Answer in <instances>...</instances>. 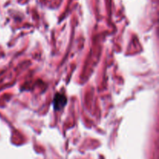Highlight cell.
<instances>
[{
    "mask_svg": "<svg viewBox=\"0 0 159 159\" xmlns=\"http://www.w3.org/2000/svg\"><path fill=\"white\" fill-rule=\"evenodd\" d=\"M65 102H66V99L65 96L61 94H58L54 98V108L56 110L62 108L65 105Z\"/></svg>",
    "mask_w": 159,
    "mask_h": 159,
    "instance_id": "1",
    "label": "cell"
}]
</instances>
